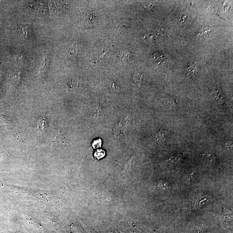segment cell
<instances>
[{"label":"cell","mask_w":233,"mask_h":233,"mask_svg":"<svg viewBox=\"0 0 233 233\" xmlns=\"http://www.w3.org/2000/svg\"><path fill=\"white\" fill-rule=\"evenodd\" d=\"M186 70L188 76L190 77H194L198 74V64L196 62H190L187 65Z\"/></svg>","instance_id":"1"},{"label":"cell","mask_w":233,"mask_h":233,"mask_svg":"<svg viewBox=\"0 0 233 233\" xmlns=\"http://www.w3.org/2000/svg\"><path fill=\"white\" fill-rule=\"evenodd\" d=\"M130 54V53H127V52H121L119 53L117 58L121 61L125 60L129 57Z\"/></svg>","instance_id":"2"},{"label":"cell","mask_w":233,"mask_h":233,"mask_svg":"<svg viewBox=\"0 0 233 233\" xmlns=\"http://www.w3.org/2000/svg\"><path fill=\"white\" fill-rule=\"evenodd\" d=\"M154 58L156 60H159V62H162V63L165 62L167 60V57L165 54H155L154 55Z\"/></svg>","instance_id":"3"},{"label":"cell","mask_w":233,"mask_h":233,"mask_svg":"<svg viewBox=\"0 0 233 233\" xmlns=\"http://www.w3.org/2000/svg\"><path fill=\"white\" fill-rule=\"evenodd\" d=\"M187 19V15L184 13H181L178 16V21L179 23L183 24L186 22Z\"/></svg>","instance_id":"4"},{"label":"cell","mask_w":233,"mask_h":233,"mask_svg":"<svg viewBox=\"0 0 233 233\" xmlns=\"http://www.w3.org/2000/svg\"><path fill=\"white\" fill-rule=\"evenodd\" d=\"M105 155V152L102 149L97 150L95 154H94V156L95 158L97 159H100L104 157Z\"/></svg>","instance_id":"5"},{"label":"cell","mask_w":233,"mask_h":233,"mask_svg":"<svg viewBox=\"0 0 233 233\" xmlns=\"http://www.w3.org/2000/svg\"><path fill=\"white\" fill-rule=\"evenodd\" d=\"M166 133V131L164 130H160L156 133V138L157 141H158V139H164L165 138V134Z\"/></svg>","instance_id":"6"},{"label":"cell","mask_w":233,"mask_h":233,"mask_svg":"<svg viewBox=\"0 0 233 233\" xmlns=\"http://www.w3.org/2000/svg\"><path fill=\"white\" fill-rule=\"evenodd\" d=\"M19 31L20 34L23 37L25 38L27 36L28 32L26 27L24 26H20L19 28Z\"/></svg>","instance_id":"7"},{"label":"cell","mask_w":233,"mask_h":233,"mask_svg":"<svg viewBox=\"0 0 233 233\" xmlns=\"http://www.w3.org/2000/svg\"><path fill=\"white\" fill-rule=\"evenodd\" d=\"M77 52V47L75 45H72L69 48V53L71 55H74Z\"/></svg>","instance_id":"8"},{"label":"cell","mask_w":233,"mask_h":233,"mask_svg":"<svg viewBox=\"0 0 233 233\" xmlns=\"http://www.w3.org/2000/svg\"><path fill=\"white\" fill-rule=\"evenodd\" d=\"M101 143H102V142H101L100 139H96L93 142L92 146L94 148H98L100 147Z\"/></svg>","instance_id":"9"},{"label":"cell","mask_w":233,"mask_h":233,"mask_svg":"<svg viewBox=\"0 0 233 233\" xmlns=\"http://www.w3.org/2000/svg\"><path fill=\"white\" fill-rule=\"evenodd\" d=\"M16 60L18 61L19 62H22L24 60L25 56L23 54H19L16 56Z\"/></svg>","instance_id":"10"}]
</instances>
